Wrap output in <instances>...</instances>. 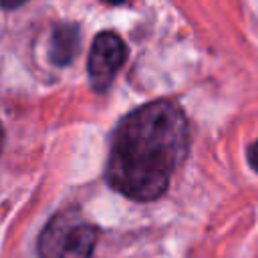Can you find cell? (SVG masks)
<instances>
[{"mask_svg":"<svg viewBox=\"0 0 258 258\" xmlns=\"http://www.w3.org/2000/svg\"><path fill=\"white\" fill-rule=\"evenodd\" d=\"M189 145L183 111L169 99L151 101L125 115L111 141L107 181L135 202L163 196Z\"/></svg>","mask_w":258,"mask_h":258,"instance_id":"6da1fadb","label":"cell"},{"mask_svg":"<svg viewBox=\"0 0 258 258\" xmlns=\"http://www.w3.org/2000/svg\"><path fill=\"white\" fill-rule=\"evenodd\" d=\"M97 246V228L79 212L54 214L38 236L40 258H91Z\"/></svg>","mask_w":258,"mask_h":258,"instance_id":"7a4b0ae2","label":"cell"},{"mask_svg":"<svg viewBox=\"0 0 258 258\" xmlns=\"http://www.w3.org/2000/svg\"><path fill=\"white\" fill-rule=\"evenodd\" d=\"M125 56H127V48L119 34L109 30L99 32L91 44V52L87 60L91 85L97 91H105L115 79L117 71L123 67Z\"/></svg>","mask_w":258,"mask_h":258,"instance_id":"3957f363","label":"cell"},{"mask_svg":"<svg viewBox=\"0 0 258 258\" xmlns=\"http://www.w3.org/2000/svg\"><path fill=\"white\" fill-rule=\"evenodd\" d=\"M79 48H81V30L77 24H58L52 30L50 46H48V56L52 64L67 67L69 62L75 60Z\"/></svg>","mask_w":258,"mask_h":258,"instance_id":"277c9868","label":"cell"},{"mask_svg":"<svg viewBox=\"0 0 258 258\" xmlns=\"http://www.w3.org/2000/svg\"><path fill=\"white\" fill-rule=\"evenodd\" d=\"M246 157H248V163L252 165V169L258 173V139L250 143V147L246 151Z\"/></svg>","mask_w":258,"mask_h":258,"instance_id":"5b68a950","label":"cell"},{"mask_svg":"<svg viewBox=\"0 0 258 258\" xmlns=\"http://www.w3.org/2000/svg\"><path fill=\"white\" fill-rule=\"evenodd\" d=\"M24 2H28V0H0V6L2 8H8V10H14V8L22 6Z\"/></svg>","mask_w":258,"mask_h":258,"instance_id":"8992f818","label":"cell"},{"mask_svg":"<svg viewBox=\"0 0 258 258\" xmlns=\"http://www.w3.org/2000/svg\"><path fill=\"white\" fill-rule=\"evenodd\" d=\"M2 143H4V129H2V123H0V153H2Z\"/></svg>","mask_w":258,"mask_h":258,"instance_id":"52a82bcc","label":"cell"},{"mask_svg":"<svg viewBox=\"0 0 258 258\" xmlns=\"http://www.w3.org/2000/svg\"><path fill=\"white\" fill-rule=\"evenodd\" d=\"M109 4H121V2H125V0H107Z\"/></svg>","mask_w":258,"mask_h":258,"instance_id":"ba28073f","label":"cell"}]
</instances>
